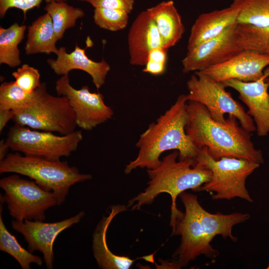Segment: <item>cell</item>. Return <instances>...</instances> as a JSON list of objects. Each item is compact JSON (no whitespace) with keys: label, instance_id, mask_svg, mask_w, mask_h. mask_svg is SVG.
<instances>
[{"label":"cell","instance_id":"1","mask_svg":"<svg viewBox=\"0 0 269 269\" xmlns=\"http://www.w3.org/2000/svg\"><path fill=\"white\" fill-rule=\"evenodd\" d=\"M185 208L183 216L175 223L172 235L181 236V243L173 255L177 268L187 266L197 257L203 255L211 259L219 256V252L211 245L217 235L224 239L229 238L236 242L232 234L233 227L250 218L247 213L215 214L205 210L199 204L197 196L185 191L179 195Z\"/></svg>","mask_w":269,"mask_h":269},{"label":"cell","instance_id":"2","mask_svg":"<svg viewBox=\"0 0 269 269\" xmlns=\"http://www.w3.org/2000/svg\"><path fill=\"white\" fill-rule=\"evenodd\" d=\"M186 109L188 120L185 132L198 149L206 147L216 160L232 157L264 163L262 151L255 148L250 133L239 125L234 115H228L226 122L221 123L213 120L206 107L199 102L187 101Z\"/></svg>","mask_w":269,"mask_h":269},{"label":"cell","instance_id":"3","mask_svg":"<svg viewBox=\"0 0 269 269\" xmlns=\"http://www.w3.org/2000/svg\"><path fill=\"white\" fill-rule=\"evenodd\" d=\"M187 102L186 95H180L155 122L149 125L136 143L137 155L126 166L125 173L137 168H155L160 163V155L170 150H178L180 159L196 161L199 149L185 132L188 120Z\"/></svg>","mask_w":269,"mask_h":269},{"label":"cell","instance_id":"4","mask_svg":"<svg viewBox=\"0 0 269 269\" xmlns=\"http://www.w3.org/2000/svg\"><path fill=\"white\" fill-rule=\"evenodd\" d=\"M179 154L178 150H174L161 160L158 166L147 169L149 178L147 187L128 203V207L132 206V210H138L142 206L152 203L159 194H169L172 200L170 225L172 229L184 214L177 208V197L187 189L197 191L212 177L209 169L195 165L194 159L177 160Z\"/></svg>","mask_w":269,"mask_h":269},{"label":"cell","instance_id":"5","mask_svg":"<svg viewBox=\"0 0 269 269\" xmlns=\"http://www.w3.org/2000/svg\"><path fill=\"white\" fill-rule=\"evenodd\" d=\"M8 172L26 176L44 190L53 192L57 205L64 202L72 185L92 178L91 175L80 173L67 161L22 155L18 152L8 153L0 161V173Z\"/></svg>","mask_w":269,"mask_h":269},{"label":"cell","instance_id":"6","mask_svg":"<svg viewBox=\"0 0 269 269\" xmlns=\"http://www.w3.org/2000/svg\"><path fill=\"white\" fill-rule=\"evenodd\" d=\"M195 165L205 166L212 172L210 181L197 191L214 192L212 197L214 200L239 197L249 202L253 201L246 187V180L260 164L232 157H223L216 160L204 147L198 150Z\"/></svg>","mask_w":269,"mask_h":269},{"label":"cell","instance_id":"7","mask_svg":"<svg viewBox=\"0 0 269 269\" xmlns=\"http://www.w3.org/2000/svg\"><path fill=\"white\" fill-rule=\"evenodd\" d=\"M35 91V98L28 107L13 111L15 124L61 135L75 131L76 117L67 97L50 94L44 82Z\"/></svg>","mask_w":269,"mask_h":269},{"label":"cell","instance_id":"8","mask_svg":"<svg viewBox=\"0 0 269 269\" xmlns=\"http://www.w3.org/2000/svg\"><path fill=\"white\" fill-rule=\"evenodd\" d=\"M83 139L81 131L57 135L14 124L9 130L5 141L10 149L24 155L59 160L76 151Z\"/></svg>","mask_w":269,"mask_h":269},{"label":"cell","instance_id":"9","mask_svg":"<svg viewBox=\"0 0 269 269\" xmlns=\"http://www.w3.org/2000/svg\"><path fill=\"white\" fill-rule=\"evenodd\" d=\"M4 192L1 203H6L9 215L16 221H43L48 208L57 205L55 194L44 190L34 181L20 178L18 174L0 180Z\"/></svg>","mask_w":269,"mask_h":269},{"label":"cell","instance_id":"10","mask_svg":"<svg viewBox=\"0 0 269 269\" xmlns=\"http://www.w3.org/2000/svg\"><path fill=\"white\" fill-rule=\"evenodd\" d=\"M187 101L199 102L206 107L212 119L225 123V114L233 115L241 126L251 133L256 130L254 120L243 106L225 90L222 82L216 81L201 71H195L187 82Z\"/></svg>","mask_w":269,"mask_h":269},{"label":"cell","instance_id":"11","mask_svg":"<svg viewBox=\"0 0 269 269\" xmlns=\"http://www.w3.org/2000/svg\"><path fill=\"white\" fill-rule=\"evenodd\" d=\"M55 89L59 96L67 97L74 112L77 126L90 131L112 118L113 110L106 105L100 93H92L88 86L80 89L70 83L68 74L62 76L56 82Z\"/></svg>","mask_w":269,"mask_h":269},{"label":"cell","instance_id":"12","mask_svg":"<svg viewBox=\"0 0 269 269\" xmlns=\"http://www.w3.org/2000/svg\"><path fill=\"white\" fill-rule=\"evenodd\" d=\"M238 23L227 27L219 35L188 49L182 60V72L202 71L223 63L244 49L238 42Z\"/></svg>","mask_w":269,"mask_h":269},{"label":"cell","instance_id":"13","mask_svg":"<svg viewBox=\"0 0 269 269\" xmlns=\"http://www.w3.org/2000/svg\"><path fill=\"white\" fill-rule=\"evenodd\" d=\"M84 215L85 213L81 211L74 216L54 223L14 220L11 221V225L15 231L23 236L28 251L32 253L36 251L41 252L46 267L51 269L54 258L53 244L56 237L64 230L78 223Z\"/></svg>","mask_w":269,"mask_h":269},{"label":"cell","instance_id":"14","mask_svg":"<svg viewBox=\"0 0 269 269\" xmlns=\"http://www.w3.org/2000/svg\"><path fill=\"white\" fill-rule=\"evenodd\" d=\"M269 66V55L244 49L231 59L201 72L219 82L228 79L253 82L265 77L264 70Z\"/></svg>","mask_w":269,"mask_h":269},{"label":"cell","instance_id":"15","mask_svg":"<svg viewBox=\"0 0 269 269\" xmlns=\"http://www.w3.org/2000/svg\"><path fill=\"white\" fill-rule=\"evenodd\" d=\"M239 94V98L248 107L247 113L255 122L257 134H269V77L255 81L244 82L228 79L222 82Z\"/></svg>","mask_w":269,"mask_h":269},{"label":"cell","instance_id":"16","mask_svg":"<svg viewBox=\"0 0 269 269\" xmlns=\"http://www.w3.org/2000/svg\"><path fill=\"white\" fill-rule=\"evenodd\" d=\"M128 44L130 62L134 66H145L151 50L164 47L156 26L147 10L140 12L133 21L128 33Z\"/></svg>","mask_w":269,"mask_h":269},{"label":"cell","instance_id":"17","mask_svg":"<svg viewBox=\"0 0 269 269\" xmlns=\"http://www.w3.org/2000/svg\"><path fill=\"white\" fill-rule=\"evenodd\" d=\"M85 50L76 45L72 52L67 53L65 47H60L56 54L57 58L48 59L47 62L58 75H67L72 70L84 71L91 77L98 90L105 84L110 66L104 59L100 62L92 60L86 55Z\"/></svg>","mask_w":269,"mask_h":269},{"label":"cell","instance_id":"18","mask_svg":"<svg viewBox=\"0 0 269 269\" xmlns=\"http://www.w3.org/2000/svg\"><path fill=\"white\" fill-rule=\"evenodd\" d=\"M238 15V9L231 5L200 14L191 27L187 49L219 35L229 26L237 23Z\"/></svg>","mask_w":269,"mask_h":269},{"label":"cell","instance_id":"19","mask_svg":"<svg viewBox=\"0 0 269 269\" xmlns=\"http://www.w3.org/2000/svg\"><path fill=\"white\" fill-rule=\"evenodd\" d=\"M126 210L124 206H113L109 215L103 217L95 230L92 249L94 257L101 269H128L134 261L128 257L115 255L109 249L107 243L106 235L111 222L116 215Z\"/></svg>","mask_w":269,"mask_h":269},{"label":"cell","instance_id":"20","mask_svg":"<svg viewBox=\"0 0 269 269\" xmlns=\"http://www.w3.org/2000/svg\"><path fill=\"white\" fill-rule=\"evenodd\" d=\"M146 10L156 26L163 47L168 49L178 42L185 28L173 1H163Z\"/></svg>","mask_w":269,"mask_h":269},{"label":"cell","instance_id":"21","mask_svg":"<svg viewBox=\"0 0 269 269\" xmlns=\"http://www.w3.org/2000/svg\"><path fill=\"white\" fill-rule=\"evenodd\" d=\"M57 40L51 17L46 12L28 27L27 38L24 46L25 53L56 54L58 51L56 46Z\"/></svg>","mask_w":269,"mask_h":269},{"label":"cell","instance_id":"22","mask_svg":"<svg viewBox=\"0 0 269 269\" xmlns=\"http://www.w3.org/2000/svg\"><path fill=\"white\" fill-rule=\"evenodd\" d=\"M26 26L14 23L9 27H0V64L14 68L21 63L18 44L24 38Z\"/></svg>","mask_w":269,"mask_h":269},{"label":"cell","instance_id":"23","mask_svg":"<svg viewBox=\"0 0 269 269\" xmlns=\"http://www.w3.org/2000/svg\"><path fill=\"white\" fill-rule=\"evenodd\" d=\"M44 9L51 17L55 34L58 40L63 38L67 29L75 26L78 19L85 15L82 9L70 5L65 1L47 3Z\"/></svg>","mask_w":269,"mask_h":269},{"label":"cell","instance_id":"24","mask_svg":"<svg viewBox=\"0 0 269 269\" xmlns=\"http://www.w3.org/2000/svg\"><path fill=\"white\" fill-rule=\"evenodd\" d=\"M231 5L238 10L237 23L269 26V0H234Z\"/></svg>","mask_w":269,"mask_h":269},{"label":"cell","instance_id":"25","mask_svg":"<svg viewBox=\"0 0 269 269\" xmlns=\"http://www.w3.org/2000/svg\"><path fill=\"white\" fill-rule=\"evenodd\" d=\"M0 210V250L11 256L20 265L22 269H30V264L34 263L41 266L42 259L39 256L24 249L19 244L14 236L5 227Z\"/></svg>","mask_w":269,"mask_h":269},{"label":"cell","instance_id":"26","mask_svg":"<svg viewBox=\"0 0 269 269\" xmlns=\"http://www.w3.org/2000/svg\"><path fill=\"white\" fill-rule=\"evenodd\" d=\"M238 42L244 49L269 55V26L264 27L238 23Z\"/></svg>","mask_w":269,"mask_h":269},{"label":"cell","instance_id":"27","mask_svg":"<svg viewBox=\"0 0 269 269\" xmlns=\"http://www.w3.org/2000/svg\"><path fill=\"white\" fill-rule=\"evenodd\" d=\"M35 90L28 93L14 81L2 83L0 86V109L15 111L27 108L35 98Z\"/></svg>","mask_w":269,"mask_h":269},{"label":"cell","instance_id":"28","mask_svg":"<svg viewBox=\"0 0 269 269\" xmlns=\"http://www.w3.org/2000/svg\"><path fill=\"white\" fill-rule=\"evenodd\" d=\"M129 13L115 9L96 7L94 10L93 19L100 27L116 31L124 29L128 25Z\"/></svg>","mask_w":269,"mask_h":269},{"label":"cell","instance_id":"29","mask_svg":"<svg viewBox=\"0 0 269 269\" xmlns=\"http://www.w3.org/2000/svg\"><path fill=\"white\" fill-rule=\"evenodd\" d=\"M12 75L15 83L28 93L33 92L41 83L38 70L26 64L12 72Z\"/></svg>","mask_w":269,"mask_h":269},{"label":"cell","instance_id":"30","mask_svg":"<svg viewBox=\"0 0 269 269\" xmlns=\"http://www.w3.org/2000/svg\"><path fill=\"white\" fill-rule=\"evenodd\" d=\"M167 50L160 47L151 50L142 71L154 75L163 74L166 67Z\"/></svg>","mask_w":269,"mask_h":269},{"label":"cell","instance_id":"31","mask_svg":"<svg viewBox=\"0 0 269 269\" xmlns=\"http://www.w3.org/2000/svg\"><path fill=\"white\" fill-rule=\"evenodd\" d=\"M69 0H0V16L3 18L10 8L14 7L20 9L25 17L28 10L40 6L42 1L47 3L52 1H65Z\"/></svg>","mask_w":269,"mask_h":269},{"label":"cell","instance_id":"32","mask_svg":"<svg viewBox=\"0 0 269 269\" xmlns=\"http://www.w3.org/2000/svg\"><path fill=\"white\" fill-rule=\"evenodd\" d=\"M94 8L105 7L123 10L130 14L134 8V0H87Z\"/></svg>","mask_w":269,"mask_h":269},{"label":"cell","instance_id":"33","mask_svg":"<svg viewBox=\"0 0 269 269\" xmlns=\"http://www.w3.org/2000/svg\"><path fill=\"white\" fill-rule=\"evenodd\" d=\"M14 112L10 110L0 109V133L3 131L9 121L13 119Z\"/></svg>","mask_w":269,"mask_h":269},{"label":"cell","instance_id":"34","mask_svg":"<svg viewBox=\"0 0 269 269\" xmlns=\"http://www.w3.org/2000/svg\"><path fill=\"white\" fill-rule=\"evenodd\" d=\"M10 149L5 139H1L0 141V161L3 160L8 154V151Z\"/></svg>","mask_w":269,"mask_h":269},{"label":"cell","instance_id":"35","mask_svg":"<svg viewBox=\"0 0 269 269\" xmlns=\"http://www.w3.org/2000/svg\"><path fill=\"white\" fill-rule=\"evenodd\" d=\"M264 75L266 78L269 77V66L264 70Z\"/></svg>","mask_w":269,"mask_h":269},{"label":"cell","instance_id":"36","mask_svg":"<svg viewBox=\"0 0 269 269\" xmlns=\"http://www.w3.org/2000/svg\"><path fill=\"white\" fill-rule=\"evenodd\" d=\"M78 0V1H87V0Z\"/></svg>","mask_w":269,"mask_h":269},{"label":"cell","instance_id":"37","mask_svg":"<svg viewBox=\"0 0 269 269\" xmlns=\"http://www.w3.org/2000/svg\"><path fill=\"white\" fill-rule=\"evenodd\" d=\"M267 269H269V264L268 267L267 268Z\"/></svg>","mask_w":269,"mask_h":269}]
</instances>
